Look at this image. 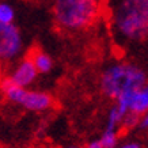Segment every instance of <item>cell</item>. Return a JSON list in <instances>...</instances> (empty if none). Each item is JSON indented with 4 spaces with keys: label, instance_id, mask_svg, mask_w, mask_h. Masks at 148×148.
Returning <instances> with one entry per match:
<instances>
[{
    "label": "cell",
    "instance_id": "obj_1",
    "mask_svg": "<svg viewBox=\"0 0 148 148\" xmlns=\"http://www.w3.org/2000/svg\"><path fill=\"white\" fill-rule=\"evenodd\" d=\"M113 29L126 42L148 38V0H118L113 10Z\"/></svg>",
    "mask_w": 148,
    "mask_h": 148
},
{
    "label": "cell",
    "instance_id": "obj_2",
    "mask_svg": "<svg viewBox=\"0 0 148 148\" xmlns=\"http://www.w3.org/2000/svg\"><path fill=\"white\" fill-rule=\"evenodd\" d=\"M101 15V0H54L53 18L67 32H80L92 26Z\"/></svg>",
    "mask_w": 148,
    "mask_h": 148
},
{
    "label": "cell",
    "instance_id": "obj_3",
    "mask_svg": "<svg viewBox=\"0 0 148 148\" xmlns=\"http://www.w3.org/2000/svg\"><path fill=\"white\" fill-rule=\"evenodd\" d=\"M99 84L102 92L108 98L116 99L125 91L139 90L145 86L147 75L135 64L114 63L103 71Z\"/></svg>",
    "mask_w": 148,
    "mask_h": 148
},
{
    "label": "cell",
    "instance_id": "obj_4",
    "mask_svg": "<svg viewBox=\"0 0 148 148\" xmlns=\"http://www.w3.org/2000/svg\"><path fill=\"white\" fill-rule=\"evenodd\" d=\"M0 90L11 103L22 106L23 109L30 110V112H45L53 106V98L48 92L27 90L25 87H19V86L14 84L12 82H10L7 77L3 79L0 84Z\"/></svg>",
    "mask_w": 148,
    "mask_h": 148
},
{
    "label": "cell",
    "instance_id": "obj_5",
    "mask_svg": "<svg viewBox=\"0 0 148 148\" xmlns=\"http://www.w3.org/2000/svg\"><path fill=\"white\" fill-rule=\"evenodd\" d=\"M23 37L14 23H0V61L11 63L23 50Z\"/></svg>",
    "mask_w": 148,
    "mask_h": 148
},
{
    "label": "cell",
    "instance_id": "obj_6",
    "mask_svg": "<svg viewBox=\"0 0 148 148\" xmlns=\"http://www.w3.org/2000/svg\"><path fill=\"white\" fill-rule=\"evenodd\" d=\"M38 73L40 72L37 71L33 60L30 57H26V58H22L21 61H18V64L8 73L7 79L10 82H12L14 84L19 86V87L27 88V87H30L37 80Z\"/></svg>",
    "mask_w": 148,
    "mask_h": 148
},
{
    "label": "cell",
    "instance_id": "obj_7",
    "mask_svg": "<svg viewBox=\"0 0 148 148\" xmlns=\"http://www.w3.org/2000/svg\"><path fill=\"white\" fill-rule=\"evenodd\" d=\"M129 112H133L136 114H139V116L148 112V84L143 86L141 88H139L135 92Z\"/></svg>",
    "mask_w": 148,
    "mask_h": 148
},
{
    "label": "cell",
    "instance_id": "obj_8",
    "mask_svg": "<svg viewBox=\"0 0 148 148\" xmlns=\"http://www.w3.org/2000/svg\"><path fill=\"white\" fill-rule=\"evenodd\" d=\"M30 58L33 60L37 71L40 72V73H48L53 68V60H52V57L48 53L42 52V50H34L32 53V56H30Z\"/></svg>",
    "mask_w": 148,
    "mask_h": 148
},
{
    "label": "cell",
    "instance_id": "obj_9",
    "mask_svg": "<svg viewBox=\"0 0 148 148\" xmlns=\"http://www.w3.org/2000/svg\"><path fill=\"white\" fill-rule=\"evenodd\" d=\"M126 112H124L122 109H120L116 103L113 105L110 110L108 113V121H106V129H114L117 130L118 126H121L122 120L125 117Z\"/></svg>",
    "mask_w": 148,
    "mask_h": 148
},
{
    "label": "cell",
    "instance_id": "obj_10",
    "mask_svg": "<svg viewBox=\"0 0 148 148\" xmlns=\"http://www.w3.org/2000/svg\"><path fill=\"white\" fill-rule=\"evenodd\" d=\"M99 140H101L103 148H116L118 145V133L114 129H106L105 128Z\"/></svg>",
    "mask_w": 148,
    "mask_h": 148
},
{
    "label": "cell",
    "instance_id": "obj_11",
    "mask_svg": "<svg viewBox=\"0 0 148 148\" xmlns=\"http://www.w3.org/2000/svg\"><path fill=\"white\" fill-rule=\"evenodd\" d=\"M15 8L8 3H0V23H14Z\"/></svg>",
    "mask_w": 148,
    "mask_h": 148
},
{
    "label": "cell",
    "instance_id": "obj_12",
    "mask_svg": "<svg viewBox=\"0 0 148 148\" xmlns=\"http://www.w3.org/2000/svg\"><path fill=\"white\" fill-rule=\"evenodd\" d=\"M140 117L141 116H139V114H136L133 112H128L125 114V117H124V120H122L121 126L125 128V129H133L136 126H139Z\"/></svg>",
    "mask_w": 148,
    "mask_h": 148
},
{
    "label": "cell",
    "instance_id": "obj_13",
    "mask_svg": "<svg viewBox=\"0 0 148 148\" xmlns=\"http://www.w3.org/2000/svg\"><path fill=\"white\" fill-rule=\"evenodd\" d=\"M116 148H141V145L137 141H126V143L118 144Z\"/></svg>",
    "mask_w": 148,
    "mask_h": 148
},
{
    "label": "cell",
    "instance_id": "obj_14",
    "mask_svg": "<svg viewBox=\"0 0 148 148\" xmlns=\"http://www.w3.org/2000/svg\"><path fill=\"white\" fill-rule=\"evenodd\" d=\"M139 128H141V129H148V112H145L144 114H141Z\"/></svg>",
    "mask_w": 148,
    "mask_h": 148
},
{
    "label": "cell",
    "instance_id": "obj_15",
    "mask_svg": "<svg viewBox=\"0 0 148 148\" xmlns=\"http://www.w3.org/2000/svg\"><path fill=\"white\" fill-rule=\"evenodd\" d=\"M84 148H103V145L101 143V140H91L90 143H87Z\"/></svg>",
    "mask_w": 148,
    "mask_h": 148
},
{
    "label": "cell",
    "instance_id": "obj_16",
    "mask_svg": "<svg viewBox=\"0 0 148 148\" xmlns=\"http://www.w3.org/2000/svg\"><path fill=\"white\" fill-rule=\"evenodd\" d=\"M3 79H4V71H3V64L0 61V84H1Z\"/></svg>",
    "mask_w": 148,
    "mask_h": 148
},
{
    "label": "cell",
    "instance_id": "obj_17",
    "mask_svg": "<svg viewBox=\"0 0 148 148\" xmlns=\"http://www.w3.org/2000/svg\"><path fill=\"white\" fill-rule=\"evenodd\" d=\"M65 148H83V147H80V145H76V144H71V145H67Z\"/></svg>",
    "mask_w": 148,
    "mask_h": 148
}]
</instances>
